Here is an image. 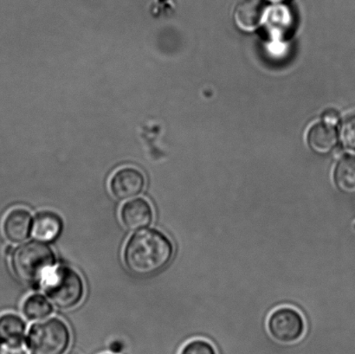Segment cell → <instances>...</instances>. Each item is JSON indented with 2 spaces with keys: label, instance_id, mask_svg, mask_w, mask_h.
I'll use <instances>...</instances> for the list:
<instances>
[{
  "label": "cell",
  "instance_id": "obj_3",
  "mask_svg": "<svg viewBox=\"0 0 355 354\" xmlns=\"http://www.w3.org/2000/svg\"><path fill=\"white\" fill-rule=\"evenodd\" d=\"M41 283L45 294L58 310H72L85 297V287L82 276L71 267L55 266Z\"/></svg>",
  "mask_w": 355,
  "mask_h": 354
},
{
  "label": "cell",
  "instance_id": "obj_2",
  "mask_svg": "<svg viewBox=\"0 0 355 354\" xmlns=\"http://www.w3.org/2000/svg\"><path fill=\"white\" fill-rule=\"evenodd\" d=\"M10 266L21 282L37 284L55 266V255L44 242L30 241L13 249Z\"/></svg>",
  "mask_w": 355,
  "mask_h": 354
},
{
  "label": "cell",
  "instance_id": "obj_19",
  "mask_svg": "<svg viewBox=\"0 0 355 354\" xmlns=\"http://www.w3.org/2000/svg\"><path fill=\"white\" fill-rule=\"evenodd\" d=\"M323 123L329 125V126L336 127L340 121V116L336 110L329 109L325 111L322 116Z\"/></svg>",
  "mask_w": 355,
  "mask_h": 354
},
{
  "label": "cell",
  "instance_id": "obj_4",
  "mask_svg": "<svg viewBox=\"0 0 355 354\" xmlns=\"http://www.w3.org/2000/svg\"><path fill=\"white\" fill-rule=\"evenodd\" d=\"M27 342L33 354H66L71 344V330L59 318L31 326Z\"/></svg>",
  "mask_w": 355,
  "mask_h": 354
},
{
  "label": "cell",
  "instance_id": "obj_10",
  "mask_svg": "<svg viewBox=\"0 0 355 354\" xmlns=\"http://www.w3.org/2000/svg\"><path fill=\"white\" fill-rule=\"evenodd\" d=\"M62 227L64 224L58 214L51 211H42L35 218L31 233L37 240L49 242L60 236Z\"/></svg>",
  "mask_w": 355,
  "mask_h": 354
},
{
  "label": "cell",
  "instance_id": "obj_16",
  "mask_svg": "<svg viewBox=\"0 0 355 354\" xmlns=\"http://www.w3.org/2000/svg\"><path fill=\"white\" fill-rule=\"evenodd\" d=\"M340 139L343 148L355 155V114L347 118L340 127Z\"/></svg>",
  "mask_w": 355,
  "mask_h": 354
},
{
  "label": "cell",
  "instance_id": "obj_17",
  "mask_svg": "<svg viewBox=\"0 0 355 354\" xmlns=\"http://www.w3.org/2000/svg\"><path fill=\"white\" fill-rule=\"evenodd\" d=\"M0 354H33L27 339L2 342L0 344Z\"/></svg>",
  "mask_w": 355,
  "mask_h": 354
},
{
  "label": "cell",
  "instance_id": "obj_22",
  "mask_svg": "<svg viewBox=\"0 0 355 354\" xmlns=\"http://www.w3.org/2000/svg\"><path fill=\"white\" fill-rule=\"evenodd\" d=\"M270 1L278 2V1H283V0H270Z\"/></svg>",
  "mask_w": 355,
  "mask_h": 354
},
{
  "label": "cell",
  "instance_id": "obj_11",
  "mask_svg": "<svg viewBox=\"0 0 355 354\" xmlns=\"http://www.w3.org/2000/svg\"><path fill=\"white\" fill-rule=\"evenodd\" d=\"M338 142L335 127L325 123L315 125L309 131L308 143L316 154H326L331 152Z\"/></svg>",
  "mask_w": 355,
  "mask_h": 354
},
{
  "label": "cell",
  "instance_id": "obj_6",
  "mask_svg": "<svg viewBox=\"0 0 355 354\" xmlns=\"http://www.w3.org/2000/svg\"><path fill=\"white\" fill-rule=\"evenodd\" d=\"M146 186V177L135 166L117 169L110 179V190L114 199L126 201L140 195Z\"/></svg>",
  "mask_w": 355,
  "mask_h": 354
},
{
  "label": "cell",
  "instance_id": "obj_12",
  "mask_svg": "<svg viewBox=\"0 0 355 354\" xmlns=\"http://www.w3.org/2000/svg\"><path fill=\"white\" fill-rule=\"evenodd\" d=\"M263 22L266 23L271 34L279 37L291 30L293 15L286 6H270V8L266 9Z\"/></svg>",
  "mask_w": 355,
  "mask_h": 354
},
{
  "label": "cell",
  "instance_id": "obj_15",
  "mask_svg": "<svg viewBox=\"0 0 355 354\" xmlns=\"http://www.w3.org/2000/svg\"><path fill=\"white\" fill-rule=\"evenodd\" d=\"M52 306L41 294H31L24 300L22 312L29 321H40L47 318L52 313Z\"/></svg>",
  "mask_w": 355,
  "mask_h": 354
},
{
  "label": "cell",
  "instance_id": "obj_21",
  "mask_svg": "<svg viewBox=\"0 0 355 354\" xmlns=\"http://www.w3.org/2000/svg\"><path fill=\"white\" fill-rule=\"evenodd\" d=\"M12 252H13V248L10 245L7 246V247L5 249V254L6 256H10V255L12 254Z\"/></svg>",
  "mask_w": 355,
  "mask_h": 354
},
{
  "label": "cell",
  "instance_id": "obj_18",
  "mask_svg": "<svg viewBox=\"0 0 355 354\" xmlns=\"http://www.w3.org/2000/svg\"><path fill=\"white\" fill-rule=\"evenodd\" d=\"M180 354H217L214 346L204 339H193L181 350Z\"/></svg>",
  "mask_w": 355,
  "mask_h": 354
},
{
  "label": "cell",
  "instance_id": "obj_1",
  "mask_svg": "<svg viewBox=\"0 0 355 354\" xmlns=\"http://www.w3.org/2000/svg\"><path fill=\"white\" fill-rule=\"evenodd\" d=\"M173 242L163 232L147 230L128 239L123 251V262L138 276L155 275L164 269L173 258Z\"/></svg>",
  "mask_w": 355,
  "mask_h": 354
},
{
  "label": "cell",
  "instance_id": "obj_14",
  "mask_svg": "<svg viewBox=\"0 0 355 354\" xmlns=\"http://www.w3.org/2000/svg\"><path fill=\"white\" fill-rule=\"evenodd\" d=\"M26 331V324L19 315L8 313L0 317V339L2 342L24 339Z\"/></svg>",
  "mask_w": 355,
  "mask_h": 354
},
{
  "label": "cell",
  "instance_id": "obj_7",
  "mask_svg": "<svg viewBox=\"0 0 355 354\" xmlns=\"http://www.w3.org/2000/svg\"><path fill=\"white\" fill-rule=\"evenodd\" d=\"M120 218L121 223L128 231H139L152 224L154 211L148 200L137 199L123 204Z\"/></svg>",
  "mask_w": 355,
  "mask_h": 354
},
{
  "label": "cell",
  "instance_id": "obj_20",
  "mask_svg": "<svg viewBox=\"0 0 355 354\" xmlns=\"http://www.w3.org/2000/svg\"><path fill=\"white\" fill-rule=\"evenodd\" d=\"M110 351L113 353L118 354L123 351V345L121 342H114L110 346Z\"/></svg>",
  "mask_w": 355,
  "mask_h": 354
},
{
  "label": "cell",
  "instance_id": "obj_8",
  "mask_svg": "<svg viewBox=\"0 0 355 354\" xmlns=\"http://www.w3.org/2000/svg\"><path fill=\"white\" fill-rule=\"evenodd\" d=\"M33 217L24 208H14L6 215L2 224L3 234L12 244L26 240L33 229Z\"/></svg>",
  "mask_w": 355,
  "mask_h": 354
},
{
  "label": "cell",
  "instance_id": "obj_9",
  "mask_svg": "<svg viewBox=\"0 0 355 354\" xmlns=\"http://www.w3.org/2000/svg\"><path fill=\"white\" fill-rule=\"evenodd\" d=\"M266 8L261 0H241L233 13L236 26L243 33H252L263 23Z\"/></svg>",
  "mask_w": 355,
  "mask_h": 354
},
{
  "label": "cell",
  "instance_id": "obj_5",
  "mask_svg": "<svg viewBox=\"0 0 355 354\" xmlns=\"http://www.w3.org/2000/svg\"><path fill=\"white\" fill-rule=\"evenodd\" d=\"M306 324L304 317L291 307L274 310L268 319V330L272 338L284 344L299 341L304 336Z\"/></svg>",
  "mask_w": 355,
  "mask_h": 354
},
{
  "label": "cell",
  "instance_id": "obj_13",
  "mask_svg": "<svg viewBox=\"0 0 355 354\" xmlns=\"http://www.w3.org/2000/svg\"><path fill=\"white\" fill-rule=\"evenodd\" d=\"M334 182L337 188L347 194L355 193V158L340 159L334 172Z\"/></svg>",
  "mask_w": 355,
  "mask_h": 354
}]
</instances>
